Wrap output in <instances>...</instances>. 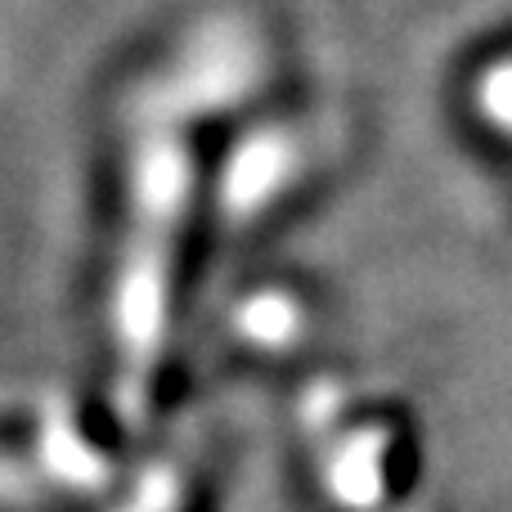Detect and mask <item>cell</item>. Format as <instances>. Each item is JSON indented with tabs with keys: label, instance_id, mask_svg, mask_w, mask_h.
<instances>
[{
	"label": "cell",
	"instance_id": "6da1fadb",
	"mask_svg": "<svg viewBox=\"0 0 512 512\" xmlns=\"http://www.w3.org/2000/svg\"><path fill=\"white\" fill-rule=\"evenodd\" d=\"M378 459H382L378 436H351V441H342L333 450V459H328V477H333L328 486H333L346 504H369L382 486Z\"/></svg>",
	"mask_w": 512,
	"mask_h": 512
}]
</instances>
